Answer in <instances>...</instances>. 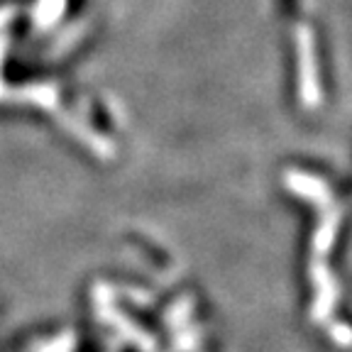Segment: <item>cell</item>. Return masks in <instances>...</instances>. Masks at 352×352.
Masks as SVG:
<instances>
[{
	"mask_svg": "<svg viewBox=\"0 0 352 352\" xmlns=\"http://www.w3.org/2000/svg\"><path fill=\"white\" fill-rule=\"evenodd\" d=\"M296 47H298V94L306 108H318L320 103V86H318V69H316V44L314 32L306 25L296 28Z\"/></svg>",
	"mask_w": 352,
	"mask_h": 352,
	"instance_id": "1",
	"label": "cell"
},
{
	"mask_svg": "<svg viewBox=\"0 0 352 352\" xmlns=\"http://www.w3.org/2000/svg\"><path fill=\"white\" fill-rule=\"evenodd\" d=\"M284 182L292 191H296L298 196L311 201V204L318 206V208L333 201V196H330V191H328V184L320 182L318 176H308V174H301V171H286Z\"/></svg>",
	"mask_w": 352,
	"mask_h": 352,
	"instance_id": "2",
	"label": "cell"
},
{
	"mask_svg": "<svg viewBox=\"0 0 352 352\" xmlns=\"http://www.w3.org/2000/svg\"><path fill=\"white\" fill-rule=\"evenodd\" d=\"M17 100H28V103H34L39 108L47 110H56L59 108V91L52 83H34V86H25L20 91H15Z\"/></svg>",
	"mask_w": 352,
	"mask_h": 352,
	"instance_id": "3",
	"label": "cell"
},
{
	"mask_svg": "<svg viewBox=\"0 0 352 352\" xmlns=\"http://www.w3.org/2000/svg\"><path fill=\"white\" fill-rule=\"evenodd\" d=\"M66 8V0H39L37 6H34V25L42 30L52 28L56 20L61 17V12H64Z\"/></svg>",
	"mask_w": 352,
	"mask_h": 352,
	"instance_id": "4",
	"label": "cell"
}]
</instances>
